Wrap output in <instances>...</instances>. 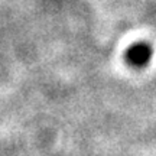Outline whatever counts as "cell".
I'll use <instances>...</instances> for the list:
<instances>
[{
    "label": "cell",
    "mask_w": 156,
    "mask_h": 156,
    "mask_svg": "<svg viewBox=\"0 0 156 156\" xmlns=\"http://www.w3.org/2000/svg\"><path fill=\"white\" fill-rule=\"evenodd\" d=\"M151 54H152L151 46L143 44V42H139V44L132 45L127 49L126 59H127L129 64H132L134 67H142V65H145L146 62L149 61Z\"/></svg>",
    "instance_id": "obj_1"
}]
</instances>
